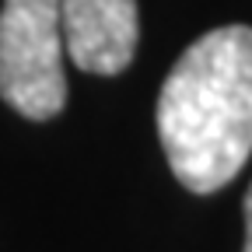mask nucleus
I'll use <instances>...</instances> for the list:
<instances>
[{
  "instance_id": "nucleus-1",
  "label": "nucleus",
  "mask_w": 252,
  "mask_h": 252,
  "mask_svg": "<svg viewBox=\"0 0 252 252\" xmlns=\"http://www.w3.org/2000/svg\"><path fill=\"white\" fill-rule=\"evenodd\" d=\"M158 137L189 193L228 186L252 154V28L200 35L158 94Z\"/></svg>"
},
{
  "instance_id": "nucleus-2",
  "label": "nucleus",
  "mask_w": 252,
  "mask_h": 252,
  "mask_svg": "<svg viewBox=\"0 0 252 252\" xmlns=\"http://www.w3.org/2000/svg\"><path fill=\"white\" fill-rule=\"evenodd\" d=\"M67 35L60 0H4L0 98L28 119H49L67 102Z\"/></svg>"
},
{
  "instance_id": "nucleus-3",
  "label": "nucleus",
  "mask_w": 252,
  "mask_h": 252,
  "mask_svg": "<svg viewBox=\"0 0 252 252\" xmlns=\"http://www.w3.org/2000/svg\"><path fill=\"white\" fill-rule=\"evenodd\" d=\"M67 56L77 70L112 77L137 53V0H60Z\"/></svg>"
},
{
  "instance_id": "nucleus-4",
  "label": "nucleus",
  "mask_w": 252,
  "mask_h": 252,
  "mask_svg": "<svg viewBox=\"0 0 252 252\" xmlns=\"http://www.w3.org/2000/svg\"><path fill=\"white\" fill-rule=\"evenodd\" d=\"M245 252H252V186L245 193Z\"/></svg>"
}]
</instances>
